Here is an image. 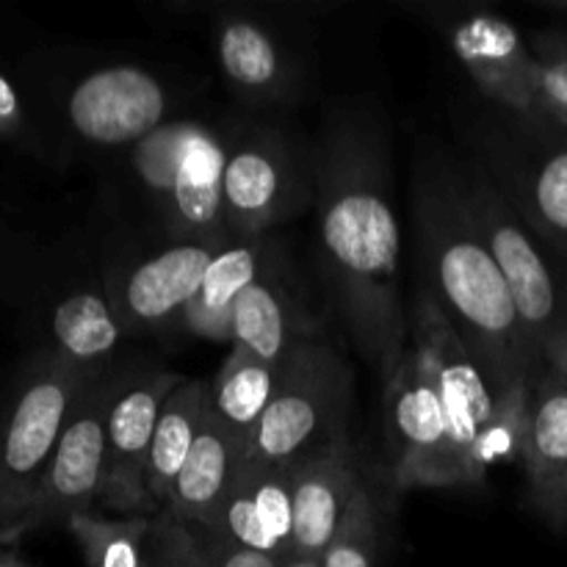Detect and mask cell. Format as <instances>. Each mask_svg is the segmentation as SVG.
Instances as JSON below:
<instances>
[{
	"instance_id": "10",
	"label": "cell",
	"mask_w": 567,
	"mask_h": 567,
	"mask_svg": "<svg viewBox=\"0 0 567 567\" xmlns=\"http://www.w3.org/2000/svg\"><path fill=\"white\" fill-rule=\"evenodd\" d=\"M181 382V374L158 369L147 374H116L109 408L105 482L97 504L109 515H116V518H155L158 515L150 504L144 474H147L161 410Z\"/></svg>"
},
{
	"instance_id": "23",
	"label": "cell",
	"mask_w": 567,
	"mask_h": 567,
	"mask_svg": "<svg viewBox=\"0 0 567 567\" xmlns=\"http://www.w3.org/2000/svg\"><path fill=\"white\" fill-rule=\"evenodd\" d=\"M205 410H208V382L205 380H183L161 410L153 449H150L147 474H144L150 504L158 515L164 513L172 485L192 454L199 426L205 421Z\"/></svg>"
},
{
	"instance_id": "26",
	"label": "cell",
	"mask_w": 567,
	"mask_h": 567,
	"mask_svg": "<svg viewBox=\"0 0 567 567\" xmlns=\"http://www.w3.org/2000/svg\"><path fill=\"white\" fill-rule=\"evenodd\" d=\"M86 567H147L153 518H116L97 509L66 524Z\"/></svg>"
},
{
	"instance_id": "14",
	"label": "cell",
	"mask_w": 567,
	"mask_h": 567,
	"mask_svg": "<svg viewBox=\"0 0 567 567\" xmlns=\"http://www.w3.org/2000/svg\"><path fill=\"white\" fill-rule=\"evenodd\" d=\"M293 480L297 465H241L210 524L199 532L286 563L293 554Z\"/></svg>"
},
{
	"instance_id": "2",
	"label": "cell",
	"mask_w": 567,
	"mask_h": 567,
	"mask_svg": "<svg viewBox=\"0 0 567 567\" xmlns=\"http://www.w3.org/2000/svg\"><path fill=\"white\" fill-rule=\"evenodd\" d=\"M413 208L424 288L485 369L509 391L532 396L546 371L532 352L502 269L471 210L463 166L446 155H424L413 177Z\"/></svg>"
},
{
	"instance_id": "34",
	"label": "cell",
	"mask_w": 567,
	"mask_h": 567,
	"mask_svg": "<svg viewBox=\"0 0 567 567\" xmlns=\"http://www.w3.org/2000/svg\"><path fill=\"white\" fill-rule=\"evenodd\" d=\"M282 567H324V559H313V557H288Z\"/></svg>"
},
{
	"instance_id": "9",
	"label": "cell",
	"mask_w": 567,
	"mask_h": 567,
	"mask_svg": "<svg viewBox=\"0 0 567 567\" xmlns=\"http://www.w3.org/2000/svg\"><path fill=\"white\" fill-rule=\"evenodd\" d=\"M116 374L111 369L92 377L81 402L72 410V419L55 446L50 468L33 496L31 507L22 515L6 543H17L31 532L48 526H64L78 515L94 513L105 482V457H109V408L114 396Z\"/></svg>"
},
{
	"instance_id": "3",
	"label": "cell",
	"mask_w": 567,
	"mask_h": 567,
	"mask_svg": "<svg viewBox=\"0 0 567 567\" xmlns=\"http://www.w3.org/2000/svg\"><path fill=\"white\" fill-rule=\"evenodd\" d=\"M410 343L446 408L463 487L485 482L496 465L524 463L532 396L509 391L485 369L424 286L410 308Z\"/></svg>"
},
{
	"instance_id": "33",
	"label": "cell",
	"mask_w": 567,
	"mask_h": 567,
	"mask_svg": "<svg viewBox=\"0 0 567 567\" xmlns=\"http://www.w3.org/2000/svg\"><path fill=\"white\" fill-rule=\"evenodd\" d=\"M0 567H31V563L17 551L14 543H0Z\"/></svg>"
},
{
	"instance_id": "36",
	"label": "cell",
	"mask_w": 567,
	"mask_h": 567,
	"mask_svg": "<svg viewBox=\"0 0 567 567\" xmlns=\"http://www.w3.org/2000/svg\"><path fill=\"white\" fill-rule=\"evenodd\" d=\"M551 6L559 11H567V0H559V3H551Z\"/></svg>"
},
{
	"instance_id": "5",
	"label": "cell",
	"mask_w": 567,
	"mask_h": 567,
	"mask_svg": "<svg viewBox=\"0 0 567 567\" xmlns=\"http://www.w3.org/2000/svg\"><path fill=\"white\" fill-rule=\"evenodd\" d=\"M352 374L321 336L308 338L280 365L275 396L249 441L244 465L286 468L347 435Z\"/></svg>"
},
{
	"instance_id": "16",
	"label": "cell",
	"mask_w": 567,
	"mask_h": 567,
	"mask_svg": "<svg viewBox=\"0 0 567 567\" xmlns=\"http://www.w3.org/2000/svg\"><path fill=\"white\" fill-rule=\"evenodd\" d=\"M529 504L554 535L567 532V380L546 369L532 391L524 443Z\"/></svg>"
},
{
	"instance_id": "24",
	"label": "cell",
	"mask_w": 567,
	"mask_h": 567,
	"mask_svg": "<svg viewBox=\"0 0 567 567\" xmlns=\"http://www.w3.org/2000/svg\"><path fill=\"white\" fill-rule=\"evenodd\" d=\"M216 59L227 81L258 100L282 97L288 64L280 44L264 25L247 17H230L216 28Z\"/></svg>"
},
{
	"instance_id": "22",
	"label": "cell",
	"mask_w": 567,
	"mask_h": 567,
	"mask_svg": "<svg viewBox=\"0 0 567 567\" xmlns=\"http://www.w3.org/2000/svg\"><path fill=\"white\" fill-rule=\"evenodd\" d=\"M44 330L48 343L42 349H50L83 369H109L127 327L116 313L114 299L81 288L61 299Z\"/></svg>"
},
{
	"instance_id": "13",
	"label": "cell",
	"mask_w": 567,
	"mask_h": 567,
	"mask_svg": "<svg viewBox=\"0 0 567 567\" xmlns=\"http://www.w3.org/2000/svg\"><path fill=\"white\" fill-rule=\"evenodd\" d=\"M291 155L275 131H255L227 150L225 227L233 241H258L293 203Z\"/></svg>"
},
{
	"instance_id": "6",
	"label": "cell",
	"mask_w": 567,
	"mask_h": 567,
	"mask_svg": "<svg viewBox=\"0 0 567 567\" xmlns=\"http://www.w3.org/2000/svg\"><path fill=\"white\" fill-rule=\"evenodd\" d=\"M463 181L471 210L502 269L532 352L546 371L551 354L567 343V288L559 282L535 233L526 227L485 166L471 164L463 169Z\"/></svg>"
},
{
	"instance_id": "4",
	"label": "cell",
	"mask_w": 567,
	"mask_h": 567,
	"mask_svg": "<svg viewBox=\"0 0 567 567\" xmlns=\"http://www.w3.org/2000/svg\"><path fill=\"white\" fill-rule=\"evenodd\" d=\"M100 371L37 349L0 393V543L31 507L72 410Z\"/></svg>"
},
{
	"instance_id": "27",
	"label": "cell",
	"mask_w": 567,
	"mask_h": 567,
	"mask_svg": "<svg viewBox=\"0 0 567 567\" xmlns=\"http://www.w3.org/2000/svg\"><path fill=\"white\" fill-rule=\"evenodd\" d=\"M197 127L199 122L192 120L166 122V125H161L158 131L150 133L147 138H142L133 147V172H136L138 183L147 188V194L158 203L161 210L169 203L175 177L181 172L188 147H192V138L197 133Z\"/></svg>"
},
{
	"instance_id": "35",
	"label": "cell",
	"mask_w": 567,
	"mask_h": 567,
	"mask_svg": "<svg viewBox=\"0 0 567 567\" xmlns=\"http://www.w3.org/2000/svg\"><path fill=\"white\" fill-rule=\"evenodd\" d=\"M548 125H554V127H557L559 133H567V111H565V114H559L557 120H554V122H548Z\"/></svg>"
},
{
	"instance_id": "28",
	"label": "cell",
	"mask_w": 567,
	"mask_h": 567,
	"mask_svg": "<svg viewBox=\"0 0 567 567\" xmlns=\"http://www.w3.org/2000/svg\"><path fill=\"white\" fill-rule=\"evenodd\" d=\"M377 565V507L369 487H360L324 554V567H374Z\"/></svg>"
},
{
	"instance_id": "19",
	"label": "cell",
	"mask_w": 567,
	"mask_h": 567,
	"mask_svg": "<svg viewBox=\"0 0 567 567\" xmlns=\"http://www.w3.org/2000/svg\"><path fill=\"white\" fill-rule=\"evenodd\" d=\"M244 465V452L230 432L205 410V421L194 441L186 465L172 485L164 504V515H172L181 524L203 529L219 509Z\"/></svg>"
},
{
	"instance_id": "15",
	"label": "cell",
	"mask_w": 567,
	"mask_h": 567,
	"mask_svg": "<svg viewBox=\"0 0 567 567\" xmlns=\"http://www.w3.org/2000/svg\"><path fill=\"white\" fill-rule=\"evenodd\" d=\"M225 247V244H221ZM219 244L177 241L175 247L142 260L114 297V308L127 330H158L183 321L188 302L197 297Z\"/></svg>"
},
{
	"instance_id": "17",
	"label": "cell",
	"mask_w": 567,
	"mask_h": 567,
	"mask_svg": "<svg viewBox=\"0 0 567 567\" xmlns=\"http://www.w3.org/2000/svg\"><path fill=\"white\" fill-rule=\"evenodd\" d=\"M363 487L349 437L297 465L293 480V554L324 559L354 496Z\"/></svg>"
},
{
	"instance_id": "20",
	"label": "cell",
	"mask_w": 567,
	"mask_h": 567,
	"mask_svg": "<svg viewBox=\"0 0 567 567\" xmlns=\"http://www.w3.org/2000/svg\"><path fill=\"white\" fill-rule=\"evenodd\" d=\"M313 336L319 332L310 330L293 293L264 271L238 302L230 343L238 352L280 369L293 349Z\"/></svg>"
},
{
	"instance_id": "11",
	"label": "cell",
	"mask_w": 567,
	"mask_h": 567,
	"mask_svg": "<svg viewBox=\"0 0 567 567\" xmlns=\"http://www.w3.org/2000/svg\"><path fill=\"white\" fill-rule=\"evenodd\" d=\"M166 86L136 64L100 66L70 86L64 100L66 125L94 147H136L166 125Z\"/></svg>"
},
{
	"instance_id": "7",
	"label": "cell",
	"mask_w": 567,
	"mask_h": 567,
	"mask_svg": "<svg viewBox=\"0 0 567 567\" xmlns=\"http://www.w3.org/2000/svg\"><path fill=\"white\" fill-rule=\"evenodd\" d=\"M382 391L393 487H463L446 408L413 343L382 382Z\"/></svg>"
},
{
	"instance_id": "1",
	"label": "cell",
	"mask_w": 567,
	"mask_h": 567,
	"mask_svg": "<svg viewBox=\"0 0 567 567\" xmlns=\"http://www.w3.org/2000/svg\"><path fill=\"white\" fill-rule=\"evenodd\" d=\"M319 236L336 297L352 336L380 382L410 343V310L402 302V236L388 194L382 131L363 111L336 116L316 164Z\"/></svg>"
},
{
	"instance_id": "37",
	"label": "cell",
	"mask_w": 567,
	"mask_h": 567,
	"mask_svg": "<svg viewBox=\"0 0 567 567\" xmlns=\"http://www.w3.org/2000/svg\"><path fill=\"white\" fill-rule=\"evenodd\" d=\"M563 136H565V138H567V133H563Z\"/></svg>"
},
{
	"instance_id": "18",
	"label": "cell",
	"mask_w": 567,
	"mask_h": 567,
	"mask_svg": "<svg viewBox=\"0 0 567 567\" xmlns=\"http://www.w3.org/2000/svg\"><path fill=\"white\" fill-rule=\"evenodd\" d=\"M230 144L199 125L192 138L175 188L166 203L164 216L177 241L219 244L227 238L225 227V166Z\"/></svg>"
},
{
	"instance_id": "8",
	"label": "cell",
	"mask_w": 567,
	"mask_h": 567,
	"mask_svg": "<svg viewBox=\"0 0 567 567\" xmlns=\"http://www.w3.org/2000/svg\"><path fill=\"white\" fill-rule=\"evenodd\" d=\"M515 120V116H513ZM482 164L535 236L567 258V138L554 125L515 120L482 133Z\"/></svg>"
},
{
	"instance_id": "21",
	"label": "cell",
	"mask_w": 567,
	"mask_h": 567,
	"mask_svg": "<svg viewBox=\"0 0 567 567\" xmlns=\"http://www.w3.org/2000/svg\"><path fill=\"white\" fill-rule=\"evenodd\" d=\"M264 275V247L258 241H233L216 252L197 297L188 302L183 324L205 341H230L236 308L247 288Z\"/></svg>"
},
{
	"instance_id": "25",
	"label": "cell",
	"mask_w": 567,
	"mask_h": 567,
	"mask_svg": "<svg viewBox=\"0 0 567 567\" xmlns=\"http://www.w3.org/2000/svg\"><path fill=\"white\" fill-rule=\"evenodd\" d=\"M280 369L233 349L214 380H208V410L247 454L249 441L275 396Z\"/></svg>"
},
{
	"instance_id": "29",
	"label": "cell",
	"mask_w": 567,
	"mask_h": 567,
	"mask_svg": "<svg viewBox=\"0 0 567 567\" xmlns=\"http://www.w3.org/2000/svg\"><path fill=\"white\" fill-rule=\"evenodd\" d=\"M529 50L537 64L543 122H554L567 111V33H537Z\"/></svg>"
},
{
	"instance_id": "32",
	"label": "cell",
	"mask_w": 567,
	"mask_h": 567,
	"mask_svg": "<svg viewBox=\"0 0 567 567\" xmlns=\"http://www.w3.org/2000/svg\"><path fill=\"white\" fill-rule=\"evenodd\" d=\"M194 535H197L199 546V567H282L280 559L238 548L233 543L208 535V532L194 529Z\"/></svg>"
},
{
	"instance_id": "30",
	"label": "cell",
	"mask_w": 567,
	"mask_h": 567,
	"mask_svg": "<svg viewBox=\"0 0 567 567\" xmlns=\"http://www.w3.org/2000/svg\"><path fill=\"white\" fill-rule=\"evenodd\" d=\"M147 567H199V546L192 526L181 524L172 515H155Z\"/></svg>"
},
{
	"instance_id": "31",
	"label": "cell",
	"mask_w": 567,
	"mask_h": 567,
	"mask_svg": "<svg viewBox=\"0 0 567 567\" xmlns=\"http://www.w3.org/2000/svg\"><path fill=\"white\" fill-rule=\"evenodd\" d=\"M0 138L11 144H22V147L37 144L31 116H28L25 103H22L20 89L11 83L6 72H0Z\"/></svg>"
},
{
	"instance_id": "12",
	"label": "cell",
	"mask_w": 567,
	"mask_h": 567,
	"mask_svg": "<svg viewBox=\"0 0 567 567\" xmlns=\"http://www.w3.org/2000/svg\"><path fill=\"white\" fill-rule=\"evenodd\" d=\"M460 64L487 100L515 120L546 125L537 100V64L513 22L491 11L463 17L452 28Z\"/></svg>"
}]
</instances>
